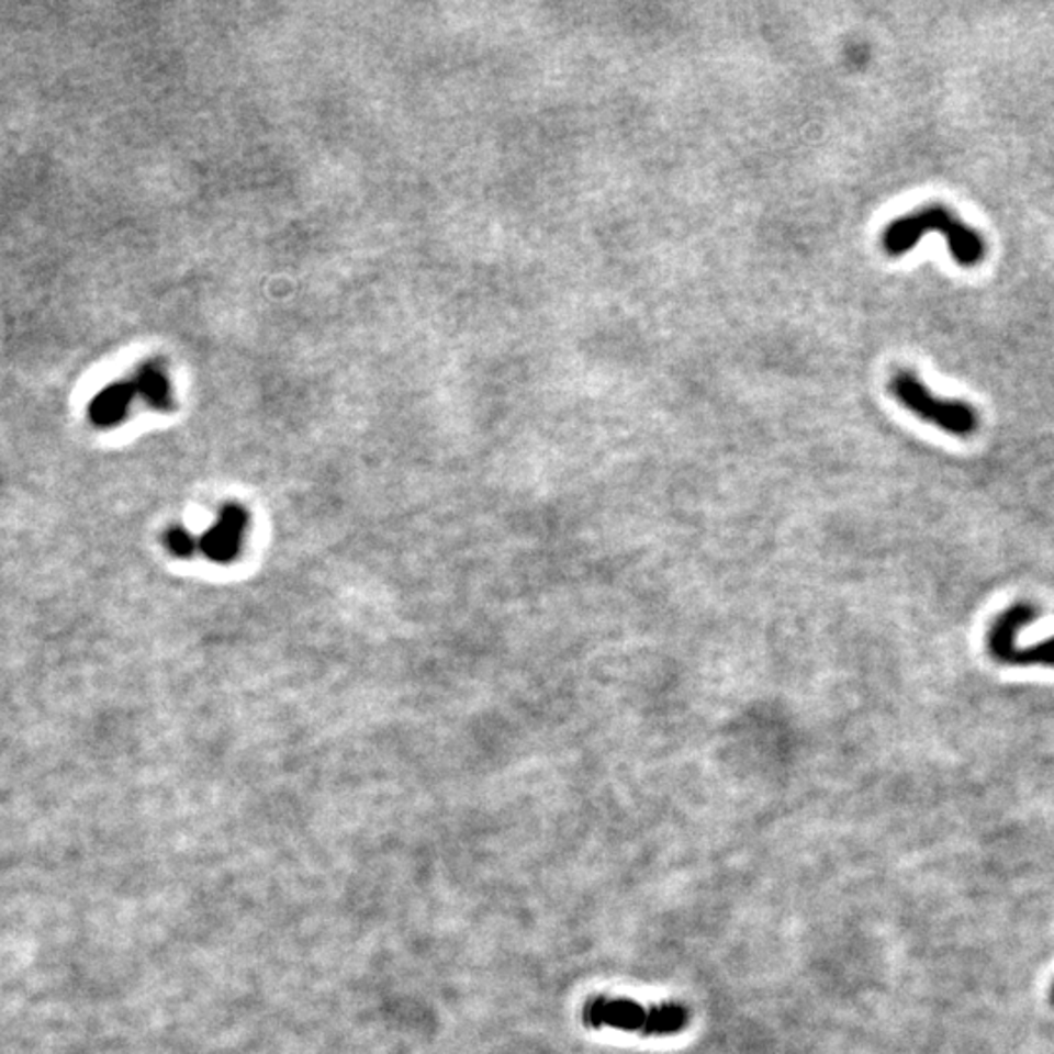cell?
<instances>
[{"label": "cell", "instance_id": "cell-6", "mask_svg": "<svg viewBox=\"0 0 1054 1054\" xmlns=\"http://www.w3.org/2000/svg\"><path fill=\"white\" fill-rule=\"evenodd\" d=\"M125 404H127V393H123L122 389L108 391L92 406V418L97 424H114L122 418Z\"/></svg>", "mask_w": 1054, "mask_h": 1054}, {"label": "cell", "instance_id": "cell-1", "mask_svg": "<svg viewBox=\"0 0 1054 1054\" xmlns=\"http://www.w3.org/2000/svg\"><path fill=\"white\" fill-rule=\"evenodd\" d=\"M931 231H938L941 237L948 240L951 258L958 266L975 268L983 262L986 256L983 235L968 227L965 221L958 220L953 211L940 203L923 205L920 210L910 211L890 221L887 227L883 228L881 246L885 255L898 258L910 253Z\"/></svg>", "mask_w": 1054, "mask_h": 1054}, {"label": "cell", "instance_id": "cell-5", "mask_svg": "<svg viewBox=\"0 0 1054 1054\" xmlns=\"http://www.w3.org/2000/svg\"><path fill=\"white\" fill-rule=\"evenodd\" d=\"M246 519L248 518L245 509L237 504H231L221 509L217 524L210 527L208 534L200 539L203 553L215 562H228L235 559L240 547V537L245 531Z\"/></svg>", "mask_w": 1054, "mask_h": 1054}, {"label": "cell", "instance_id": "cell-7", "mask_svg": "<svg viewBox=\"0 0 1054 1054\" xmlns=\"http://www.w3.org/2000/svg\"><path fill=\"white\" fill-rule=\"evenodd\" d=\"M167 547L170 553L176 557H188L195 549V539H193L184 527H172L167 534Z\"/></svg>", "mask_w": 1054, "mask_h": 1054}, {"label": "cell", "instance_id": "cell-4", "mask_svg": "<svg viewBox=\"0 0 1054 1054\" xmlns=\"http://www.w3.org/2000/svg\"><path fill=\"white\" fill-rule=\"evenodd\" d=\"M1036 615H1039V609L1029 602H1018L1008 609H1003L994 619L990 629L986 632L988 654L1001 664L1011 650L1016 649L1019 632L1023 631L1028 625L1033 624Z\"/></svg>", "mask_w": 1054, "mask_h": 1054}, {"label": "cell", "instance_id": "cell-2", "mask_svg": "<svg viewBox=\"0 0 1054 1054\" xmlns=\"http://www.w3.org/2000/svg\"><path fill=\"white\" fill-rule=\"evenodd\" d=\"M582 1021L590 1029L609 1028L647 1036H672L689 1025V1010L674 1001L644 1008L629 998L597 996L584 1006Z\"/></svg>", "mask_w": 1054, "mask_h": 1054}, {"label": "cell", "instance_id": "cell-8", "mask_svg": "<svg viewBox=\"0 0 1054 1054\" xmlns=\"http://www.w3.org/2000/svg\"><path fill=\"white\" fill-rule=\"evenodd\" d=\"M1051 1000H1053V1003H1054V986H1053V993H1051Z\"/></svg>", "mask_w": 1054, "mask_h": 1054}, {"label": "cell", "instance_id": "cell-3", "mask_svg": "<svg viewBox=\"0 0 1054 1054\" xmlns=\"http://www.w3.org/2000/svg\"><path fill=\"white\" fill-rule=\"evenodd\" d=\"M888 389L906 411H910L920 421L948 431L951 436L971 438L978 430L980 418L971 404L933 395L920 378L908 369L896 371L888 383Z\"/></svg>", "mask_w": 1054, "mask_h": 1054}]
</instances>
